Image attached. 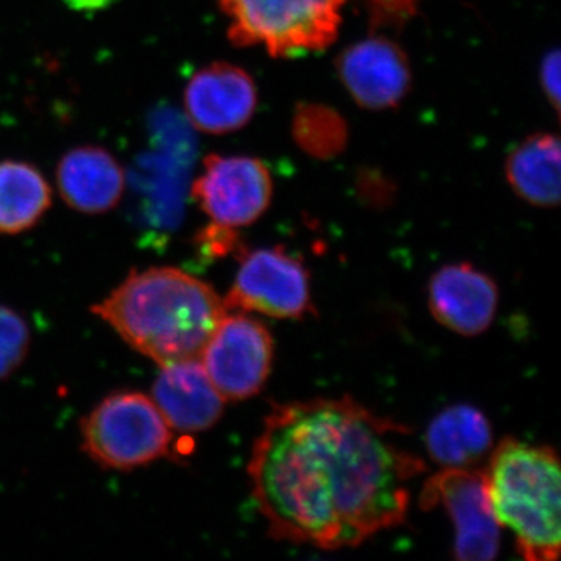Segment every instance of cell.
I'll return each instance as SVG.
<instances>
[{
    "label": "cell",
    "instance_id": "cell-1",
    "mask_svg": "<svg viewBox=\"0 0 561 561\" xmlns=\"http://www.w3.org/2000/svg\"><path fill=\"white\" fill-rule=\"evenodd\" d=\"M405 432L351 398L273 404L249 461L271 537L332 551L401 526L426 471Z\"/></svg>",
    "mask_w": 561,
    "mask_h": 561
},
{
    "label": "cell",
    "instance_id": "cell-2",
    "mask_svg": "<svg viewBox=\"0 0 561 561\" xmlns=\"http://www.w3.org/2000/svg\"><path fill=\"white\" fill-rule=\"evenodd\" d=\"M92 312L133 350L165 367L198 359L227 308L205 280L153 267L133 272Z\"/></svg>",
    "mask_w": 561,
    "mask_h": 561
},
{
    "label": "cell",
    "instance_id": "cell-3",
    "mask_svg": "<svg viewBox=\"0 0 561 561\" xmlns=\"http://www.w3.org/2000/svg\"><path fill=\"white\" fill-rule=\"evenodd\" d=\"M483 472L491 511L527 561L560 556L561 472L549 446L504 438Z\"/></svg>",
    "mask_w": 561,
    "mask_h": 561
},
{
    "label": "cell",
    "instance_id": "cell-4",
    "mask_svg": "<svg viewBox=\"0 0 561 561\" xmlns=\"http://www.w3.org/2000/svg\"><path fill=\"white\" fill-rule=\"evenodd\" d=\"M236 47L262 46L273 58H298L334 44L346 0H217Z\"/></svg>",
    "mask_w": 561,
    "mask_h": 561
},
{
    "label": "cell",
    "instance_id": "cell-5",
    "mask_svg": "<svg viewBox=\"0 0 561 561\" xmlns=\"http://www.w3.org/2000/svg\"><path fill=\"white\" fill-rule=\"evenodd\" d=\"M80 431L81 448L105 470H136L171 453V427L139 391L110 394L81 421Z\"/></svg>",
    "mask_w": 561,
    "mask_h": 561
},
{
    "label": "cell",
    "instance_id": "cell-6",
    "mask_svg": "<svg viewBox=\"0 0 561 561\" xmlns=\"http://www.w3.org/2000/svg\"><path fill=\"white\" fill-rule=\"evenodd\" d=\"M224 302L227 311L257 312L272 319L301 320L316 312L311 275L283 247L242 251L241 267Z\"/></svg>",
    "mask_w": 561,
    "mask_h": 561
},
{
    "label": "cell",
    "instance_id": "cell-7",
    "mask_svg": "<svg viewBox=\"0 0 561 561\" xmlns=\"http://www.w3.org/2000/svg\"><path fill=\"white\" fill-rule=\"evenodd\" d=\"M273 354L271 331L260 320L239 312L225 313L198 359L225 401H243L264 389Z\"/></svg>",
    "mask_w": 561,
    "mask_h": 561
},
{
    "label": "cell",
    "instance_id": "cell-8",
    "mask_svg": "<svg viewBox=\"0 0 561 561\" xmlns=\"http://www.w3.org/2000/svg\"><path fill=\"white\" fill-rule=\"evenodd\" d=\"M191 194L213 224L239 230L260 220L271 206L272 173L257 158L209 154Z\"/></svg>",
    "mask_w": 561,
    "mask_h": 561
},
{
    "label": "cell",
    "instance_id": "cell-9",
    "mask_svg": "<svg viewBox=\"0 0 561 561\" xmlns=\"http://www.w3.org/2000/svg\"><path fill=\"white\" fill-rule=\"evenodd\" d=\"M420 505L424 511L443 507L448 513L456 529L457 560L496 559L502 527L491 511L482 471L443 468L424 483Z\"/></svg>",
    "mask_w": 561,
    "mask_h": 561
},
{
    "label": "cell",
    "instance_id": "cell-10",
    "mask_svg": "<svg viewBox=\"0 0 561 561\" xmlns=\"http://www.w3.org/2000/svg\"><path fill=\"white\" fill-rule=\"evenodd\" d=\"M339 80L360 108L393 110L408 98L412 69L400 44L376 35L351 44L337 58Z\"/></svg>",
    "mask_w": 561,
    "mask_h": 561
},
{
    "label": "cell",
    "instance_id": "cell-11",
    "mask_svg": "<svg viewBox=\"0 0 561 561\" xmlns=\"http://www.w3.org/2000/svg\"><path fill=\"white\" fill-rule=\"evenodd\" d=\"M187 119L206 135L241 130L257 108V88L247 70L227 61L210 62L184 88Z\"/></svg>",
    "mask_w": 561,
    "mask_h": 561
},
{
    "label": "cell",
    "instance_id": "cell-12",
    "mask_svg": "<svg viewBox=\"0 0 561 561\" xmlns=\"http://www.w3.org/2000/svg\"><path fill=\"white\" fill-rule=\"evenodd\" d=\"M427 305L442 327L463 337H476L493 324L500 290L486 273L459 262L445 265L432 275Z\"/></svg>",
    "mask_w": 561,
    "mask_h": 561
},
{
    "label": "cell",
    "instance_id": "cell-13",
    "mask_svg": "<svg viewBox=\"0 0 561 561\" xmlns=\"http://www.w3.org/2000/svg\"><path fill=\"white\" fill-rule=\"evenodd\" d=\"M151 401L169 427L183 434H197L216 426L227 402L209 381L201 359L161 367L151 389Z\"/></svg>",
    "mask_w": 561,
    "mask_h": 561
},
{
    "label": "cell",
    "instance_id": "cell-14",
    "mask_svg": "<svg viewBox=\"0 0 561 561\" xmlns=\"http://www.w3.org/2000/svg\"><path fill=\"white\" fill-rule=\"evenodd\" d=\"M57 186L69 208L98 216L119 205L125 192V171L103 147L80 146L66 151L58 162Z\"/></svg>",
    "mask_w": 561,
    "mask_h": 561
},
{
    "label": "cell",
    "instance_id": "cell-15",
    "mask_svg": "<svg viewBox=\"0 0 561 561\" xmlns=\"http://www.w3.org/2000/svg\"><path fill=\"white\" fill-rule=\"evenodd\" d=\"M427 454L446 470H470L493 448V431L479 409L457 404L431 421L426 431Z\"/></svg>",
    "mask_w": 561,
    "mask_h": 561
},
{
    "label": "cell",
    "instance_id": "cell-16",
    "mask_svg": "<svg viewBox=\"0 0 561 561\" xmlns=\"http://www.w3.org/2000/svg\"><path fill=\"white\" fill-rule=\"evenodd\" d=\"M560 139L551 133H537L508 154L505 176L524 202L553 208L560 203Z\"/></svg>",
    "mask_w": 561,
    "mask_h": 561
},
{
    "label": "cell",
    "instance_id": "cell-17",
    "mask_svg": "<svg viewBox=\"0 0 561 561\" xmlns=\"http://www.w3.org/2000/svg\"><path fill=\"white\" fill-rule=\"evenodd\" d=\"M51 206L44 173L31 162L0 161V234L32 230Z\"/></svg>",
    "mask_w": 561,
    "mask_h": 561
},
{
    "label": "cell",
    "instance_id": "cell-18",
    "mask_svg": "<svg viewBox=\"0 0 561 561\" xmlns=\"http://www.w3.org/2000/svg\"><path fill=\"white\" fill-rule=\"evenodd\" d=\"M295 144L316 160H332L345 151L350 127L337 110L323 103H298L291 117Z\"/></svg>",
    "mask_w": 561,
    "mask_h": 561
},
{
    "label": "cell",
    "instance_id": "cell-19",
    "mask_svg": "<svg viewBox=\"0 0 561 561\" xmlns=\"http://www.w3.org/2000/svg\"><path fill=\"white\" fill-rule=\"evenodd\" d=\"M31 339L24 317L0 305V381L21 367L31 348Z\"/></svg>",
    "mask_w": 561,
    "mask_h": 561
},
{
    "label": "cell",
    "instance_id": "cell-20",
    "mask_svg": "<svg viewBox=\"0 0 561 561\" xmlns=\"http://www.w3.org/2000/svg\"><path fill=\"white\" fill-rule=\"evenodd\" d=\"M423 0H360L375 32L400 31L419 13Z\"/></svg>",
    "mask_w": 561,
    "mask_h": 561
},
{
    "label": "cell",
    "instance_id": "cell-21",
    "mask_svg": "<svg viewBox=\"0 0 561 561\" xmlns=\"http://www.w3.org/2000/svg\"><path fill=\"white\" fill-rule=\"evenodd\" d=\"M195 243H197L201 254L208 260H216V257H224L230 253H238V250H243L234 228L224 227V225L213 224V221L197 232Z\"/></svg>",
    "mask_w": 561,
    "mask_h": 561
},
{
    "label": "cell",
    "instance_id": "cell-22",
    "mask_svg": "<svg viewBox=\"0 0 561 561\" xmlns=\"http://www.w3.org/2000/svg\"><path fill=\"white\" fill-rule=\"evenodd\" d=\"M560 50L553 49L542 58L540 68L541 90L557 114L560 113Z\"/></svg>",
    "mask_w": 561,
    "mask_h": 561
},
{
    "label": "cell",
    "instance_id": "cell-23",
    "mask_svg": "<svg viewBox=\"0 0 561 561\" xmlns=\"http://www.w3.org/2000/svg\"><path fill=\"white\" fill-rule=\"evenodd\" d=\"M62 2L77 13H99L110 9L117 0H62Z\"/></svg>",
    "mask_w": 561,
    "mask_h": 561
}]
</instances>
